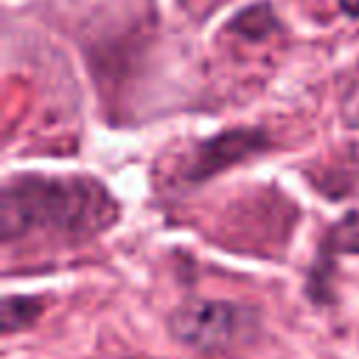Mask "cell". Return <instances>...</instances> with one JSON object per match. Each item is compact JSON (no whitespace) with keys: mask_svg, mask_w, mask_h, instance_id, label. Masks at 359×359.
<instances>
[{"mask_svg":"<svg viewBox=\"0 0 359 359\" xmlns=\"http://www.w3.org/2000/svg\"><path fill=\"white\" fill-rule=\"evenodd\" d=\"M118 219L115 196L93 177H11L0 199L3 241L31 233L87 238Z\"/></svg>","mask_w":359,"mask_h":359,"instance_id":"cell-1","label":"cell"},{"mask_svg":"<svg viewBox=\"0 0 359 359\" xmlns=\"http://www.w3.org/2000/svg\"><path fill=\"white\" fill-rule=\"evenodd\" d=\"M171 334L196 351H222L247 337L252 311L224 300H191L168 317Z\"/></svg>","mask_w":359,"mask_h":359,"instance_id":"cell-2","label":"cell"},{"mask_svg":"<svg viewBox=\"0 0 359 359\" xmlns=\"http://www.w3.org/2000/svg\"><path fill=\"white\" fill-rule=\"evenodd\" d=\"M261 149H266V137L258 129L222 132V135H216L213 140H208L196 149L185 174L191 180H208L216 171H222V168H227V165H233V163H238V160H244V157H250Z\"/></svg>","mask_w":359,"mask_h":359,"instance_id":"cell-3","label":"cell"},{"mask_svg":"<svg viewBox=\"0 0 359 359\" xmlns=\"http://www.w3.org/2000/svg\"><path fill=\"white\" fill-rule=\"evenodd\" d=\"M275 28V20H272V8L266 3H258L247 11H241L233 22H230V31L241 34V36H250V39H261L266 36L269 31Z\"/></svg>","mask_w":359,"mask_h":359,"instance_id":"cell-4","label":"cell"},{"mask_svg":"<svg viewBox=\"0 0 359 359\" xmlns=\"http://www.w3.org/2000/svg\"><path fill=\"white\" fill-rule=\"evenodd\" d=\"M328 252H359V210L345 213L325 236Z\"/></svg>","mask_w":359,"mask_h":359,"instance_id":"cell-5","label":"cell"},{"mask_svg":"<svg viewBox=\"0 0 359 359\" xmlns=\"http://www.w3.org/2000/svg\"><path fill=\"white\" fill-rule=\"evenodd\" d=\"M39 311H42V306L34 297H6L3 300V331L11 334L17 328L31 325Z\"/></svg>","mask_w":359,"mask_h":359,"instance_id":"cell-6","label":"cell"},{"mask_svg":"<svg viewBox=\"0 0 359 359\" xmlns=\"http://www.w3.org/2000/svg\"><path fill=\"white\" fill-rule=\"evenodd\" d=\"M339 8L348 17H359V0H339Z\"/></svg>","mask_w":359,"mask_h":359,"instance_id":"cell-7","label":"cell"},{"mask_svg":"<svg viewBox=\"0 0 359 359\" xmlns=\"http://www.w3.org/2000/svg\"><path fill=\"white\" fill-rule=\"evenodd\" d=\"M348 123H351V126H359V104L348 112Z\"/></svg>","mask_w":359,"mask_h":359,"instance_id":"cell-8","label":"cell"},{"mask_svg":"<svg viewBox=\"0 0 359 359\" xmlns=\"http://www.w3.org/2000/svg\"><path fill=\"white\" fill-rule=\"evenodd\" d=\"M356 154H359V149H356Z\"/></svg>","mask_w":359,"mask_h":359,"instance_id":"cell-9","label":"cell"}]
</instances>
